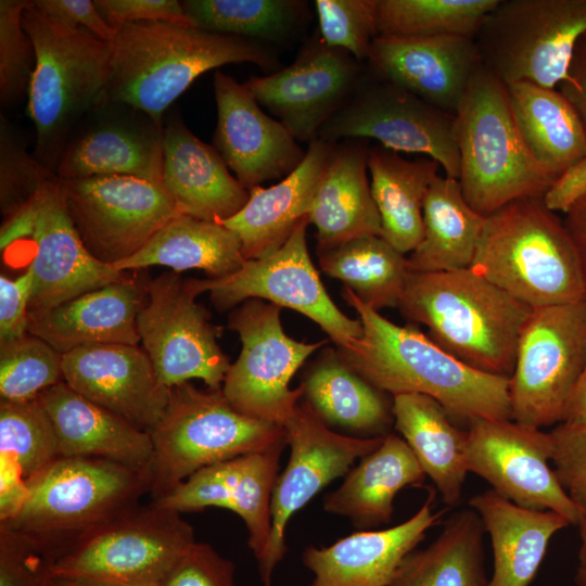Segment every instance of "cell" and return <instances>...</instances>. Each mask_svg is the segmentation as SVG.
Returning a JSON list of instances; mask_svg holds the SVG:
<instances>
[{
	"label": "cell",
	"mask_w": 586,
	"mask_h": 586,
	"mask_svg": "<svg viewBox=\"0 0 586 586\" xmlns=\"http://www.w3.org/2000/svg\"><path fill=\"white\" fill-rule=\"evenodd\" d=\"M343 298L358 314L362 335L340 356L357 373L392 395L416 393L437 400L469 423L511 419L509 379L481 372L458 360L429 336L393 323L344 286Z\"/></svg>",
	"instance_id": "1"
},
{
	"label": "cell",
	"mask_w": 586,
	"mask_h": 586,
	"mask_svg": "<svg viewBox=\"0 0 586 586\" xmlns=\"http://www.w3.org/2000/svg\"><path fill=\"white\" fill-rule=\"evenodd\" d=\"M110 44L102 100L129 104L162 125L164 112L207 71L232 63L280 69L266 43L166 22L124 24Z\"/></svg>",
	"instance_id": "2"
},
{
	"label": "cell",
	"mask_w": 586,
	"mask_h": 586,
	"mask_svg": "<svg viewBox=\"0 0 586 586\" xmlns=\"http://www.w3.org/2000/svg\"><path fill=\"white\" fill-rule=\"evenodd\" d=\"M397 308L458 360L507 379L532 310L470 268L410 272Z\"/></svg>",
	"instance_id": "3"
},
{
	"label": "cell",
	"mask_w": 586,
	"mask_h": 586,
	"mask_svg": "<svg viewBox=\"0 0 586 586\" xmlns=\"http://www.w3.org/2000/svg\"><path fill=\"white\" fill-rule=\"evenodd\" d=\"M17 512L0 522L33 544L50 565L89 533L137 507L150 472L94 457L59 456L26 480Z\"/></svg>",
	"instance_id": "4"
},
{
	"label": "cell",
	"mask_w": 586,
	"mask_h": 586,
	"mask_svg": "<svg viewBox=\"0 0 586 586\" xmlns=\"http://www.w3.org/2000/svg\"><path fill=\"white\" fill-rule=\"evenodd\" d=\"M469 268L532 309L586 301L574 243L543 196L487 216Z\"/></svg>",
	"instance_id": "5"
},
{
	"label": "cell",
	"mask_w": 586,
	"mask_h": 586,
	"mask_svg": "<svg viewBox=\"0 0 586 586\" xmlns=\"http://www.w3.org/2000/svg\"><path fill=\"white\" fill-rule=\"evenodd\" d=\"M22 25L36 49L26 112L36 129L34 156L55 170L75 126L102 100L110 42L91 31L51 18L30 0Z\"/></svg>",
	"instance_id": "6"
},
{
	"label": "cell",
	"mask_w": 586,
	"mask_h": 586,
	"mask_svg": "<svg viewBox=\"0 0 586 586\" xmlns=\"http://www.w3.org/2000/svg\"><path fill=\"white\" fill-rule=\"evenodd\" d=\"M458 181L468 204L487 217L519 199L543 196L556 178L531 155L514 120L507 85L483 63L456 113Z\"/></svg>",
	"instance_id": "7"
},
{
	"label": "cell",
	"mask_w": 586,
	"mask_h": 586,
	"mask_svg": "<svg viewBox=\"0 0 586 586\" xmlns=\"http://www.w3.org/2000/svg\"><path fill=\"white\" fill-rule=\"evenodd\" d=\"M150 435L152 500L205 467L286 442L283 425L246 416L221 390L203 391L190 382L169 388L165 412Z\"/></svg>",
	"instance_id": "8"
},
{
	"label": "cell",
	"mask_w": 586,
	"mask_h": 586,
	"mask_svg": "<svg viewBox=\"0 0 586 586\" xmlns=\"http://www.w3.org/2000/svg\"><path fill=\"white\" fill-rule=\"evenodd\" d=\"M195 542L181 513L151 501L86 535L50 565V575L97 586H162Z\"/></svg>",
	"instance_id": "9"
},
{
	"label": "cell",
	"mask_w": 586,
	"mask_h": 586,
	"mask_svg": "<svg viewBox=\"0 0 586 586\" xmlns=\"http://www.w3.org/2000/svg\"><path fill=\"white\" fill-rule=\"evenodd\" d=\"M586 34V0H499L474 41L482 63L504 84L556 89Z\"/></svg>",
	"instance_id": "10"
},
{
	"label": "cell",
	"mask_w": 586,
	"mask_h": 586,
	"mask_svg": "<svg viewBox=\"0 0 586 586\" xmlns=\"http://www.w3.org/2000/svg\"><path fill=\"white\" fill-rule=\"evenodd\" d=\"M586 365V301L533 308L509 378L511 420L542 429L563 421Z\"/></svg>",
	"instance_id": "11"
},
{
	"label": "cell",
	"mask_w": 586,
	"mask_h": 586,
	"mask_svg": "<svg viewBox=\"0 0 586 586\" xmlns=\"http://www.w3.org/2000/svg\"><path fill=\"white\" fill-rule=\"evenodd\" d=\"M203 293L200 279L164 272L146 284V301L137 328L164 386L202 380L221 390L231 366L217 339L221 328L212 323L207 310L196 303Z\"/></svg>",
	"instance_id": "12"
},
{
	"label": "cell",
	"mask_w": 586,
	"mask_h": 586,
	"mask_svg": "<svg viewBox=\"0 0 586 586\" xmlns=\"http://www.w3.org/2000/svg\"><path fill=\"white\" fill-rule=\"evenodd\" d=\"M317 138L330 143L373 139L398 153L426 155L438 162L446 177L459 178L456 116L374 74L367 65L354 94L321 127Z\"/></svg>",
	"instance_id": "13"
},
{
	"label": "cell",
	"mask_w": 586,
	"mask_h": 586,
	"mask_svg": "<svg viewBox=\"0 0 586 586\" xmlns=\"http://www.w3.org/2000/svg\"><path fill=\"white\" fill-rule=\"evenodd\" d=\"M280 311V306L258 298L231 311L228 327L239 334L242 348L221 391L240 412L284 426L304 395L303 385L291 390L290 381L326 341L305 343L290 337Z\"/></svg>",
	"instance_id": "14"
},
{
	"label": "cell",
	"mask_w": 586,
	"mask_h": 586,
	"mask_svg": "<svg viewBox=\"0 0 586 586\" xmlns=\"http://www.w3.org/2000/svg\"><path fill=\"white\" fill-rule=\"evenodd\" d=\"M62 189L84 245L112 266L136 254L180 214L162 182L139 177L62 179Z\"/></svg>",
	"instance_id": "15"
},
{
	"label": "cell",
	"mask_w": 586,
	"mask_h": 586,
	"mask_svg": "<svg viewBox=\"0 0 586 586\" xmlns=\"http://www.w3.org/2000/svg\"><path fill=\"white\" fill-rule=\"evenodd\" d=\"M305 218L277 251L247 259L235 272L200 279L212 303L226 310L251 298L268 301L296 310L315 321L339 346L349 348L362 335L359 319H351L333 303L324 289L307 249Z\"/></svg>",
	"instance_id": "16"
},
{
	"label": "cell",
	"mask_w": 586,
	"mask_h": 586,
	"mask_svg": "<svg viewBox=\"0 0 586 586\" xmlns=\"http://www.w3.org/2000/svg\"><path fill=\"white\" fill-rule=\"evenodd\" d=\"M284 429L290 458L275 483L271 532L265 551L257 560L263 586H271L273 571L285 556V531L293 514L333 480L347 474L355 460L375 450L384 437L334 433L307 402L297 404Z\"/></svg>",
	"instance_id": "17"
},
{
	"label": "cell",
	"mask_w": 586,
	"mask_h": 586,
	"mask_svg": "<svg viewBox=\"0 0 586 586\" xmlns=\"http://www.w3.org/2000/svg\"><path fill=\"white\" fill-rule=\"evenodd\" d=\"M467 432L469 472L520 507L555 511L576 524V507L549 466L550 432L511 419L475 420Z\"/></svg>",
	"instance_id": "18"
},
{
	"label": "cell",
	"mask_w": 586,
	"mask_h": 586,
	"mask_svg": "<svg viewBox=\"0 0 586 586\" xmlns=\"http://www.w3.org/2000/svg\"><path fill=\"white\" fill-rule=\"evenodd\" d=\"M366 64L314 34L289 66L244 82L297 141L310 142L354 94Z\"/></svg>",
	"instance_id": "19"
},
{
	"label": "cell",
	"mask_w": 586,
	"mask_h": 586,
	"mask_svg": "<svg viewBox=\"0 0 586 586\" xmlns=\"http://www.w3.org/2000/svg\"><path fill=\"white\" fill-rule=\"evenodd\" d=\"M163 142L164 125L149 114L101 100L73 129L54 173L64 180L133 176L162 182Z\"/></svg>",
	"instance_id": "20"
},
{
	"label": "cell",
	"mask_w": 586,
	"mask_h": 586,
	"mask_svg": "<svg viewBox=\"0 0 586 586\" xmlns=\"http://www.w3.org/2000/svg\"><path fill=\"white\" fill-rule=\"evenodd\" d=\"M22 244L29 245L33 253L28 266L33 273L29 311L55 307L127 278L86 249L67 212L62 179L55 173L39 189L33 231L15 246Z\"/></svg>",
	"instance_id": "21"
},
{
	"label": "cell",
	"mask_w": 586,
	"mask_h": 586,
	"mask_svg": "<svg viewBox=\"0 0 586 586\" xmlns=\"http://www.w3.org/2000/svg\"><path fill=\"white\" fill-rule=\"evenodd\" d=\"M213 86L217 106L213 146L247 191L284 178L301 164L306 151L281 122L260 109L244 84L216 71Z\"/></svg>",
	"instance_id": "22"
},
{
	"label": "cell",
	"mask_w": 586,
	"mask_h": 586,
	"mask_svg": "<svg viewBox=\"0 0 586 586\" xmlns=\"http://www.w3.org/2000/svg\"><path fill=\"white\" fill-rule=\"evenodd\" d=\"M63 380L88 400L151 433L162 419L169 388L138 345L106 344L63 355Z\"/></svg>",
	"instance_id": "23"
},
{
	"label": "cell",
	"mask_w": 586,
	"mask_h": 586,
	"mask_svg": "<svg viewBox=\"0 0 586 586\" xmlns=\"http://www.w3.org/2000/svg\"><path fill=\"white\" fill-rule=\"evenodd\" d=\"M286 442L205 467L157 500L178 513L220 507L245 523L247 544L256 561L271 532V498L279 459Z\"/></svg>",
	"instance_id": "24"
},
{
	"label": "cell",
	"mask_w": 586,
	"mask_h": 586,
	"mask_svg": "<svg viewBox=\"0 0 586 586\" xmlns=\"http://www.w3.org/2000/svg\"><path fill=\"white\" fill-rule=\"evenodd\" d=\"M481 63L474 39L459 36H378L366 61L374 74L455 116Z\"/></svg>",
	"instance_id": "25"
},
{
	"label": "cell",
	"mask_w": 586,
	"mask_h": 586,
	"mask_svg": "<svg viewBox=\"0 0 586 586\" xmlns=\"http://www.w3.org/2000/svg\"><path fill=\"white\" fill-rule=\"evenodd\" d=\"M434 500L430 489L420 509L398 525L358 531L327 547L308 546L302 561L314 574L309 586H388L403 559L437 522Z\"/></svg>",
	"instance_id": "26"
},
{
	"label": "cell",
	"mask_w": 586,
	"mask_h": 586,
	"mask_svg": "<svg viewBox=\"0 0 586 586\" xmlns=\"http://www.w3.org/2000/svg\"><path fill=\"white\" fill-rule=\"evenodd\" d=\"M145 301L146 285L126 278L55 307L29 311L27 332L62 355L88 346L138 345L137 318Z\"/></svg>",
	"instance_id": "27"
},
{
	"label": "cell",
	"mask_w": 586,
	"mask_h": 586,
	"mask_svg": "<svg viewBox=\"0 0 586 586\" xmlns=\"http://www.w3.org/2000/svg\"><path fill=\"white\" fill-rule=\"evenodd\" d=\"M162 182L180 214L217 224L234 216L250 198L218 151L179 115L164 126Z\"/></svg>",
	"instance_id": "28"
},
{
	"label": "cell",
	"mask_w": 586,
	"mask_h": 586,
	"mask_svg": "<svg viewBox=\"0 0 586 586\" xmlns=\"http://www.w3.org/2000/svg\"><path fill=\"white\" fill-rule=\"evenodd\" d=\"M369 145L367 139L334 143L307 212L308 222L317 230V253L360 237H382L367 176Z\"/></svg>",
	"instance_id": "29"
},
{
	"label": "cell",
	"mask_w": 586,
	"mask_h": 586,
	"mask_svg": "<svg viewBox=\"0 0 586 586\" xmlns=\"http://www.w3.org/2000/svg\"><path fill=\"white\" fill-rule=\"evenodd\" d=\"M334 143L316 138L308 142L301 164L276 184L249 190V201L221 224L240 240L244 258L257 259L280 249L307 212L315 187Z\"/></svg>",
	"instance_id": "30"
},
{
	"label": "cell",
	"mask_w": 586,
	"mask_h": 586,
	"mask_svg": "<svg viewBox=\"0 0 586 586\" xmlns=\"http://www.w3.org/2000/svg\"><path fill=\"white\" fill-rule=\"evenodd\" d=\"M38 399L52 421L59 456L103 458L150 472V433L88 400L64 381L42 392Z\"/></svg>",
	"instance_id": "31"
},
{
	"label": "cell",
	"mask_w": 586,
	"mask_h": 586,
	"mask_svg": "<svg viewBox=\"0 0 586 586\" xmlns=\"http://www.w3.org/2000/svg\"><path fill=\"white\" fill-rule=\"evenodd\" d=\"M469 506L480 515L492 544L488 586H528L552 536L570 525L555 511L520 507L493 488L471 497Z\"/></svg>",
	"instance_id": "32"
},
{
	"label": "cell",
	"mask_w": 586,
	"mask_h": 586,
	"mask_svg": "<svg viewBox=\"0 0 586 586\" xmlns=\"http://www.w3.org/2000/svg\"><path fill=\"white\" fill-rule=\"evenodd\" d=\"M425 476L405 440L386 434L375 450L347 472L342 485L323 498V509L348 518L362 531L373 528L392 520L397 493L421 485Z\"/></svg>",
	"instance_id": "33"
},
{
	"label": "cell",
	"mask_w": 586,
	"mask_h": 586,
	"mask_svg": "<svg viewBox=\"0 0 586 586\" xmlns=\"http://www.w3.org/2000/svg\"><path fill=\"white\" fill-rule=\"evenodd\" d=\"M396 430L408 444L423 472L449 508L462 499L467 476L468 432L458 429L434 398L416 393L393 395Z\"/></svg>",
	"instance_id": "34"
},
{
	"label": "cell",
	"mask_w": 586,
	"mask_h": 586,
	"mask_svg": "<svg viewBox=\"0 0 586 586\" xmlns=\"http://www.w3.org/2000/svg\"><path fill=\"white\" fill-rule=\"evenodd\" d=\"M367 166L382 238L410 254L423 237V204L441 165L431 157L407 160L383 145L370 144Z\"/></svg>",
	"instance_id": "35"
},
{
	"label": "cell",
	"mask_w": 586,
	"mask_h": 586,
	"mask_svg": "<svg viewBox=\"0 0 586 586\" xmlns=\"http://www.w3.org/2000/svg\"><path fill=\"white\" fill-rule=\"evenodd\" d=\"M521 137L533 158L556 179L586 156V130L570 102L557 89L519 81L507 85Z\"/></svg>",
	"instance_id": "36"
},
{
	"label": "cell",
	"mask_w": 586,
	"mask_h": 586,
	"mask_svg": "<svg viewBox=\"0 0 586 586\" xmlns=\"http://www.w3.org/2000/svg\"><path fill=\"white\" fill-rule=\"evenodd\" d=\"M240 240L222 224L179 214L136 254L113 265L118 271L165 266L175 272L200 269L212 278L239 270L245 263Z\"/></svg>",
	"instance_id": "37"
},
{
	"label": "cell",
	"mask_w": 586,
	"mask_h": 586,
	"mask_svg": "<svg viewBox=\"0 0 586 586\" xmlns=\"http://www.w3.org/2000/svg\"><path fill=\"white\" fill-rule=\"evenodd\" d=\"M485 220L468 204L457 179L438 175L424 200L423 237L409 254L410 272L469 268Z\"/></svg>",
	"instance_id": "38"
},
{
	"label": "cell",
	"mask_w": 586,
	"mask_h": 586,
	"mask_svg": "<svg viewBox=\"0 0 586 586\" xmlns=\"http://www.w3.org/2000/svg\"><path fill=\"white\" fill-rule=\"evenodd\" d=\"M306 402L327 423L369 437L384 436L393 420L383 392L369 383L340 356L328 349L311 366L304 382Z\"/></svg>",
	"instance_id": "39"
},
{
	"label": "cell",
	"mask_w": 586,
	"mask_h": 586,
	"mask_svg": "<svg viewBox=\"0 0 586 586\" xmlns=\"http://www.w3.org/2000/svg\"><path fill=\"white\" fill-rule=\"evenodd\" d=\"M484 532L472 508L455 512L433 543L403 559L388 586H488Z\"/></svg>",
	"instance_id": "40"
},
{
	"label": "cell",
	"mask_w": 586,
	"mask_h": 586,
	"mask_svg": "<svg viewBox=\"0 0 586 586\" xmlns=\"http://www.w3.org/2000/svg\"><path fill=\"white\" fill-rule=\"evenodd\" d=\"M318 256L322 271L370 308L398 307L410 273L408 257L381 235L360 237Z\"/></svg>",
	"instance_id": "41"
},
{
	"label": "cell",
	"mask_w": 586,
	"mask_h": 586,
	"mask_svg": "<svg viewBox=\"0 0 586 586\" xmlns=\"http://www.w3.org/2000/svg\"><path fill=\"white\" fill-rule=\"evenodd\" d=\"M192 26L263 43H288L309 21L308 3L300 0H184Z\"/></svg>",
	"instance_id": "42"
},
{
	"label": "cell",
	"mask_w": 586,
	"mask_h": 586,
	"mask_svg": "<svg viewBox=\"0 0 586 586\" xmlns=\"http://www.w3.org/2000/svg\"><path fill=\"white\" fill-rule=\"evenodd\" d=\"M499 0H375L379 36L474 39Z\"/></svg>",
	"instance_id": "43"
},
{
	"label": "cell",
	"mask_w": 586,
	"mask_h": 586,
	"mask_svg": "<svg viewBox=\"0 0 586 586\" xmlns=\"http://www.w3.org/2000/svg\"><path fill=\"white\" fill-rule=\"evenodd\" d=\"M63 355L26 333L0 343V400L29 402L64 381Z\"/></svg>",
	"instance_id": "44"
},
{
	"label": "cell",
	"mask_w": 586,
	"mask_h": 586,
	"mask_svg": "<svg viewBox=\"0 0 586 586\" xmlns=\"http://www.w3.org/2000/svg\"><path fill=\"white\" fill-rule=\"evenodd\" d=\"M0 455L14 460L26 480L59 457L52 421L38 398L0 400Z\"/></svg>",
	"instance_id": "45"
},
{
	"label": "cell",
	"mask_w": 586,
	"mask_h": 586,
	"mask_svg": "<svg viewBox=\"0 0 586 586\" xmlns=\"http://www.w3.org/2000/svg\"><path fill=\"white\" fill-rule=\"evenodd\" d=\"M29 0L0 1V102L16 104L27 98L36 67L35 44L22 25Z\"/></svg>",
	"instance_id": "46"
},
{
	"label": "cell",
	"mask_w": 586,
	"mask_h": 586,
	"mask_svg": "<svg viewBox=\"0 0 586 586\" xmlns=\"http://www.w3.org/2000/svg\"><path fill=\"white\" fill-rule=\"evenodd\" d=\"M314 5L322 40L366 63L371 43L379 36L375 0H316Z\"/></svg>",
	"instance_id": "47"
},
{
	"label": "cell",
	"mask_w": 586,
	"mask_h": 586,
	"mask_svg": "<svg viewBox=\"0 0 586 586\" xmlns=\"http://www.w3.org/2000/svg\"><path fill=\"white\" fill-rule=\"evenodd\" d=\"M50 562L28 540L0 527V586H51Z\"/></svg>",
	"instance_id": "48"
},
{
	"label": "cell",
	"mask_w": 586,
	"mask_h": 586,
	"mask_svg": "<svg viewBox=\"0 0 586 586\" xmlns=\"http://www.w3.org/2000/svg\"><path fill=\"white\" fill-rule=\"evenodd\" d=\"M162 586H234V565L211 545L195 542Z\"/></svg>",
	"instance_id": "49"
},
{
	"label": "cell",
	"mask_w": 586,
	"mask_h": 586,
	"mask_svg": "<svg viewBox=\"0 0 586 586\" xmlns=\"http://www.w3.org/2000/svg\"><path fill=\"white\" fill-rule=\"evenodd\" d=\"M555 472L569 491L586 485V423H559L551 432Z\"/></svg>",
	"instance_id": "50"
},
{
	"label": "cell",
	"mask_w": 586,
	"mask_h": 586,
	"mask_svg": "<svg viewBox=\"0 0 586 586\" xmlns=\"http://www.w3.org/2000/svg\"><path fill=\"white\" fill-rule=\"evenodd\" d=\"M103 20L114 29L129 23L166 22L192 26L176 0H93Z\"/></svg>",
	"instance_id": "51"
},
{
	"label": "cell",
	"mask_w": 586,
	"mask_h": 586,
	"mask_svg": "<svg viewBox=\"0 0 586 586\" xmlns=\"http://www.w3.org/2000/svg\"><path fill=\"white\" fill-rule=\"evenodd\" d=\"M33 294V273L10 279L0 276V343L27 333L28 314Z\"/></svg>",
	"instance_id": "52"
},
{
	"label": "cell",
	"mask_w": 586,
	"mask_h": 586,
	"mask_svg": "<svg viewBox=\"0 0 586 586\" xmlns=\"http://www.w3.org/2000/svg\"><path fill=\"white\" fill-rule=\"evenodd\" d=\"M35 5L53 20L85 28L110 42L115 29L99 13L92 0H34Z\"/></svg>",
	"instance_id": "53"
},
{
	"label": "cell",
	"mask_w": 586,
	"mask_h": 586,
	"mask_svg": "<svg viewBox=\"0 0 586 586\" xmlns=\"http://www.w3.org/2000/svg\"><path fill=\"white\" fill-rule=\"evenodd\" d=\"M584 195H586V156L562 171L545 192L543 201L549 209L565 214Z\"/></svg>",
	"instance_id": "54"
},
{
	"label": "cell",
	"mask_w": 586,
	"mask_h": 586,
	"mask_svg": "<svg viewBox=\"0 0 586 586\" xmlns=\"http://www.w3.org/2000/svg\"><path fill=\"white\" fill-rule=\"evenodd\" d=\"M559 91L574 107L586 130V34L575 46L566 77L559 84Z\"/></svg>",
	"instance_id": "55"
},
{
	"label": "cell",
	"mask_w": 586,
	"mask_h": 586,
	"mask_svg": "<svg viewBox=\"0 0 586 586\" xmlns=\"http://www.w3.org/2000/svg\"><path fill=\"white\" fill-rule=\"evenodd\" d=\"M27 494L26 479L17 463L0 455V522L12 518Z\"/></svg>",
	"instance_id": "56"
},
{
	"label": "cell",
	"mask_w": 586,
	"mask_h": 586,
	"mask_svg": "<svg viewBox=\"0 0 586 586\" xmlns=\"http://www.w3.org/2000/svg\"><path fill=\"white\" fill-rule=\"evenodd\" d=\"M563 222L578 256L586 293V195L565 213Z\"/></svg>",
	"instance_id": "57"
},
{
	"label": "cell",
	"mask_w": 586,
	"mask_h": 586,
	"mask_svg": "<svg viewBox=\"0 0 586 586\" xmlns=\"http://www.w3.org/2000/svg\"><path fill=\"white\" fill-rule=\"evenodd\" d=\"M562 422L586 423V365L569 400Z\"/></svg>",
	"instance_id": "58"
},
{
	"label": "cell",
	"mask_w": 586,
	"mask_h": 586,
	"mask_svg": "<svg viewBox=\"0 0 586 586\" xmlns=\"http://www.w3.org/2000/svg\"><path fill=\"white\" fill-rule=\"evenodd\" d=\"M568 492L577 511L576 524L578 526L581 539L578 565L586 566V485L574 486Z\"/></svg>",
	"instance_id": "59"
},
{
	"label": "cell",
	"mask_w": 586,
	"mask_h": 586,
	"mask_svg": "<svg viewBox=\"0 0 586 586\" xmlns=\"http://www.w3.org/2000/svg\"><path fill=\"white\" fill-rule=\"evenodd\" d=\"M51 586H97V585L68 581V579H62V578H52Z\"/></svg>",
	"instance_id": "60"
},
{
	"label": "cell",
	"mask_w": 586,
	"mask_h": 586,
	"mask_svg": "<svg viewBox=\"0 0 586 586\" xmlns=\"http://www.w3.org/2000/svg\"><path fill=\"white\" fill-rule=\"evenodd\" d=\"M575 583L577 586H586V566L578 565L575 574Z\"/></svg>",
	"instance_id": "61"
}]
</instances>
